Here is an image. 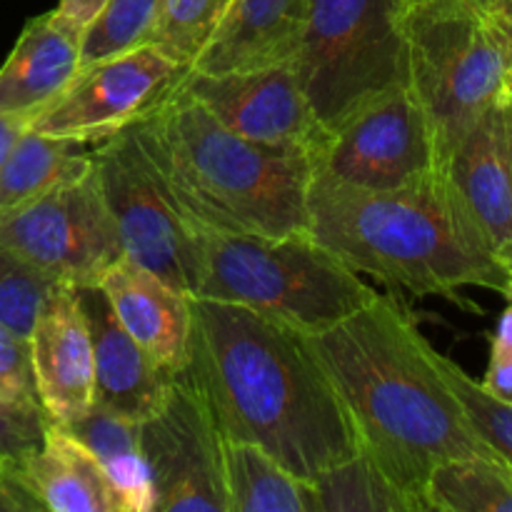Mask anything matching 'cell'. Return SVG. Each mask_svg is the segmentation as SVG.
<instances>
[{
    "label": "cell",
    "mask_w": 512,
    "mask_h": 512,
    "mask_svg": "<svg viewBox=\"0 0 512 512\" xmlns=\"http://www.w3.org/2000/svg\"><path fill=\"white\" fill-rule=\"evenodd\" d=\"M183 378L223 438L268 450L298 478H315L358 453L353 428L308 335L245 305L190 298Z\"/></svg>",
    "instance_id": "6da1fadb"
},
{
    "label": "cell",
    "mask_w": 512,
    "mask_h": 512,
    "mask_svg": "<svg viewBox=\"0 0 512 512\" xmlns=\"http://www.w3.org/2000/svg\"><path fill=\"white\" fill-rule=\"evenodd\" d=\"M333 383L355 443L395 485L423 503L435 465L500 458L475 433L438 363V350L395 295H375L333 328L308 338Z\"/></svg>",
    "instance_id": "7a4b0ae2"
},
{
    "label": "cell",
    "mask_w": 512,
    "mask_h": 512,
    "mask_svg": "<svg viewBox=\"0 0 512 512\" xmlns=\"http://www.w3.org/2000/svg\"><path fill=\"white\" fill-rule=\"evenodd\" d=\"M308 215L315 243L393 293L455 298L488 288L510 298L512 273L493 255L448 173L403 190H355L313 168Z\"/></svg>",
    "instance_id": "3957f363"
},
{
    "label": "cell",
    "mask_w": 512,
    "mask_h": 512,
    "mask_svg": "<svg viewBox=\"0 0 512 512\" xmlns=\"http://www.w3.org/2000/svg\"><path fill=\"white\" fill-rule=\"evenodd\" d=\"M133 133L195 228L258 238L308 233V153L240 138L180 85Z\"/></svg>",
    "instance_id": "277c9868"
},
{
    "label": "cell",
    "mask_w": 512,
    "mask_h": 512,
    "mask_svg": "<svg viewBox=\"0 0 512 512\" xmlns=\"http://www.w3.org/2000/svg\"><path fill=\"white\" fill-rule=\"evenodd\" d=\"M195 240L198 285L193 298L245 305L308 338L333 328L378 295L310 233L258 238L195 228Z\"/></svg>",
    "instance_id": "5b68a950"
},
{
    "label": "cell",
    "mask_w": 512,
    "mask_h": 512,
    "mask_svg": "<svg viewBox=\"0 0 512 512\" xmlns=\"http://www.w3.org/2000/svg\"><path fill=\"white\" fill-rule=\"evenodd\" d=\"M410 85L433 125L440 160L512 95V40L495 10L425 0L405 10Z\"/></svg>",
    "instance_id": "8992f818"
},
{
    "label": "cell",
    "mask_w": 512,
    "mask_h": 512,
    "mask_svg": "<svg viewBox=\"0 0 512 512\" xmlns=\"http://www.w3.org/2000/svg\"><path fill=\"white\" fill-rule=\"evenodd\" d=\"M403 0H308L293 68L325 130L383 90L410 83Z\"/></svg>",
    "instance_id": "52a82bcc"
},
{
    "label": "cell",
    "mask_w": 512,
    "mask_h": 512,
    "mask_svg": "<svg viewBox=\"0 0 512 512\" xmlns=\"http://www.w3.org/2000/svg\"><path fill=\"white\" fill-rule=\"evenodd\" d=\"M313 168L355 190H403L443 173L433 125L413 85L383 90L328 130Z\"/></svg>",
    "instance_id": "ba28073f"
},
{
    "label": "cell",
    "mask_w": 512,
    "mask_h": 512,
    "mask_svg": "<svg viewBox=\"0 0 512 512\" xmlns=\"http://www.w3.org/2000/svg\"><path fill=\"white\" fill-rule=\"evenodd\" d=\"M90 150L123 253L193 298L198 285L195 225L173 203L133 128Z\"/></svg>",
    "instance_id": "9c48e42d"
},
{
    "label": "cell",
    "mask_w": 512,
    "mask_h": 512,
    "mask_svg": "<svg viewBox=\"0 0 512 512\" xmlns=\"http://www.w3.org/2000/svg\"><path fill=\"white\" fill-rule=\"evenodd\" d=\"M0 250L68 288L95 285L123 253L95 168L0 218Z\"/></svg>",
    "instance_id": "30bf717a"
},
{
    "label": "cell",
    "mask_w": 512,
    "mask_h": 512,
    "mask_svg": "<svg viewBox=\"0 0 512 512\" xmlns=\"http://www.w3.org/2000/svg\"><path fill=\"white\" fill-rule=\"evenodd\" d=\"M188 68L138 45L78 70L73 83L30 118V130L95 145L148 118L180 85Z\"/></svg>",
    "instance_id": "8fae6325"
},
{
    "label": "cell",
    "mask_w": 512,
    "mask_h": 512,
    "mask_svg": "<svg viewBox=\"0 0 512 512\" xmlns=\"http://www.w3.org/2000/svg\"><path fill=\"white\" fill-rule=\"evenodd\" d=\"M158 512H228L223 435L198 390L175 375L163 403L140 423Z\"/></svg>",
    "instance_id": "7c38bea8"
},
{
    "label": "cell",
    "mask_w": 512,
    "mask_h": 512,
    "mask_svg": "<svg viewBox=\"0 0 512 512\" xmlns=\"http://www.w3.org/2000/svg\"><path fill=\"white\" fill-rule=\"evenodd\" d=\"M180 88L218 123L253 143L300 150L313 158L328 135L290 65L223 75L188 70Z\"/></svg>",
    "instance_id": "4fadbf2b"
},
{
    "label": "cell",
    "mask_w": 512,
    "mask_h": 512,
    "mask_svg": "<svg viewBox=\"0 0 512 512\" xmlns=\"http://www.w3.org/2000/svg\"><path fill=\"white\" fill-rule=\"evenodd\" d=\"M35 393L50 423L70 425L95 405V360L75 288H63L30 335Z\"/></svg>",
    "instance_id": "5bb4252c"
},
{
    "label": "cell",
    "mask_w": 512,
    "mask_h": 512,
    "mask_svg": "<svg viewBox=\"0 0 512 512\" xmlns=\"http://www.w3.org/2000/svg\"><path fill=\"white\" fill-rule=\"evenodd\" d=\"M88 320L95 360V405L115 415L143 423L163 403L175 375L160 368L148 350L120 325L103 288H75Z\"/></svg>",
    "instance_id": "9a60e30c"
},
{
    "label": "cell",
    "mask_w": 512,
    "mask_h": 512,
    "mask_svg": "<svg viewBox=\"0 0 512 512\" xmlns=\"http://www.w3.org/2000/svg\"><path fill=\"white\" fill-rule=\"evenodd\" d=\"M98 285L120 325L148 350L150 358L170 375L183 373L193 328L190 295L128 255H120L100 275Z\"/></svg>",
    "instance_id": "2e32d148"
},
{
    "label": "cell",
    "mask_w": 512,
    "mask_h": 512,
    "mask_svg": "<svg viewBox=\"0 0 512 512\" xmlns=\"http://www.w3.org/2000/svg\"><path fill=\"white\" fill-rule=\"evenodd\" d=\"M308 0H230L190 73L223 75L290 65L298 53Z\"/></svg>",
    "instance_id": "e0dca14e"
},
{
    "label": "cell",
    "mask_w": 512,
    "mask_h": 512,
    "mask_svg": "<svg viewBox=\"0 0 512 512\" xmlns=\"http://www.w3.org/2000/svg\"><path fill=\"white\" fill-rule=\"evenodd\" d=\"M503 103L488 110L460 140L445 163V173L488 248L512 273V175L505 153Z\"/></svg>",
    "instance_id": "ac0fdd59"
},
{
    "label": "cell",
    "mask_w": 512,
    "mask_h": 512,
    "mask_svg": "<svg viewBox=\"0 0 512 512\" xmlns=\"http://www.w3.org/2000/svg\"><path fill=\"white\" fill-rule=\"evenodd\" d=\"M83 28L58 10L30 18L0 65V113L33 118L58 98L80 70Z\"/></svg>",
    "instance_id": "d6986e66"
},
{
    "label": "cell",
    "mask_w": 512,
    "mask_h": 512,
    "mask_svg": "<svg viewBox=\"0 0 512 512\" xmlns=\"http://www.w3.org/2000/svg\"><path fill=\"white\" fill-rule=\"evenodd\" d=\"M23 470L43 510L120 512L98 458L63 425L48 420L43 440L23 460Z\"/></svg>",
    "instance_id": "ffe728a7"
},
{
    "label": "cell",
    "mask_w": 512,
    "mask_h": 512,
    "mask_svg": "<svg viewBox=\"0 0 512 512\" xmlns=\"http://www.w3.org/2000/svg\"><path fill=\"white\" fill-rule=\"evenodd\" d=\"M63 428L98 458L120 512H155V488L140 440V423L93 405L83 418Z\"/></svg>",
    "instance_id": "44dd1931"
},
{
    "label": "cell",
    "mask_w": 512,
    "mask_h": 512,
    "mask_svg": "<svg viewBox=\"0 0 512 512\" xmlns=\"http://www.w3.org/2000/svg\"><path fill=\"white\" fill-rule=\"evenodd\" d=\"M93 170L88 143L25 128L0 168V218Z\"/></svg>",
    "instance_id": "7402d4cb"
},
{
    "label": "cell",
    "mask_w": 512,
    "mask_h": 512,
    "mask_svg": "<svg viewBox=\"0 0 512 512\" xmlns=\"http://www.w3.org/2000/svg\"><path fill=\"white\" fill-rule=\"evenodd\" d=\"M223 483L228 512H318L313 483L248 440L223 438Z\"/></svg>",
    "instance_id": "603a6c76"
},
{
    "label": "cell",
    "mask_w": 512,
    "mask_h": 512,
    "mask_svg": "<svg viewBox=\"0 0 512 512\" xmlns=\"http://www.w3.org/2000/svg\"><path fill=\"white\" fill-rule=\"evenodd\" d=\"M423 495L428 510L512 512V465L490 455L445 460L430 470Z\"/></svg>",
    "instance_id": "cb8c5ba5"
},
{
    "label": "cell",
    "mask_w": 512,
    "mask_h": 512,
    "mask_svg": "<svg viewBox=\"0 0 512 512\" xmlns=\"http://www.w3.org/2000/svg\"><path fill=\"white\" fill-rule=\"evenodd\" d=\"M313 490L318 512H425L360 450L315 478Z\"/></svg>",
    "instance_id": "d4e9b609"
},
{
    "label": "cell",
    "mask_w": 512,
    "mask_h": 512,
    "mask_svg": "<svg viewBox=\"0 0 512 512\" xmlns=\"http://www.w3.org/2000/svg\"><path fill=\"white\" fill-rule=\"evenodd\" d=\"M163 0H108L85 25L80 68L148 43Z\"/></svg>",
    "instance_id": "484cf974"
},
{
    "label": "cell",
    "mask_w": 512,
    "mask_h": 512,
    "mask_svg": "<svg viewBox=\"0 0 512 512\" xmlns=\"http://www.w3.org/2000/svg\"><path fill=\"white\" fill-rule=\"evenodd\" d=\"M228 5L230 0H163L148 43L190 70Z\"/></svg>",
    "instance_id": "4316f807"
},
{
    "label": "cell",
    "mask_w": 512,
    "mask_h": 512,
    "mask_svg": "<svg viewBox=\"0 0 512 512\" xmlns=\"http://www.w3.org/2000/svg\"><path fill=\"white\" fill-rule=\"evenodd\" d=\"M63 285L53 275L0 250V325L30 340L35 323Z\"/></svg>",
    "instance_id": "83f0119b"
},
{
    "label": "cell",
    "mask_w": 512,
    "mask_h": 512,
    "mask_svg": "<svg viewBox=\"0 0 512 512\" xmlns=\"http://www.w3.org/2000/svg\"><path fill=\"white\" fill-rule=\"evenodd\" d=\"M438 363L453 393L458 395L465 415L473 423L475 433L488 443V448L495 455H500L505 463L512 465V403L493 398L480 385V380L470 378L448 355L438 353Z\"/></svg>",
    "instance_id": "f1b7e54d"
},
{
    "label": "cell",
    "mask_w": 512,
    "mask_h": 512,
    "mask_svg": "<svg viewBox=\"0 0 512 512\" xmlns=\"http://www.w3.org/2000/svg\"><path fill=\"white\" fill-rule=\"evenodd\" d=\"M0 400L18 408H40L35 393L30 340L0 325Z\"/></svg>",
    "instance_id": "f546056e"
},
{
    "label": "cell",
    "mask_w": 512,
    "mask_h": 512,
    "mask_svg": "<svg viewBox=\"0 0 512 512\" xmlns=\"http://www.w3.org/2000/svg\"><path fill=\"white\" fill-rule=\"evenodd\" d=\"M48 415L38 408H18L0 400V458H28L43 440Z\"/></svg>",
    "instance_id": "4dcf8cb0"
},
{
    "label": "cell",
    "mask_w": 512,
    "mask_h": 512,
    "mask_svg": "<svg viewBox=\"0 0 512 512\" xmlns=\"http://www.w3.org/2000/svg\"><path fill=\"white\" fill-rule=\"evenodd\" d=\"M485 390L493 398L512 403V353L510 350H493L490 348L488 368H485V378L480 380Z\"/></svg>",
    "instance_id": "1f68e13d"
},
{
    "label": "cell",
    "mask_w": 512,
    "mask_h": 512,
    "mask_svg": "<svg viewBox=\"0 0 512 512\" xmlns=\"http://www.w3.org/2000/svg\"><path fill=\"white\" fill-rule=\"evenodd\" d=\"M28 125H30L28 115L0 113V168H3L5 158H8V153L13 150V145L18 143V138L25 133Z\"/></svg>",
    "instance_id": "d6a6232c"
},
{
    "label": "cell",
    "mask_w": 512,
    "mask_h": 512,
    "mask_svg": "<svg viewBox=\"0 0 512 512\" xmlns=\"http://www.w3.org/2000/svg\"><path fill=\"white\" fill-rule=\"evenodd\" d=\"M105 3H108V0H60L55 10H58L63 18H68L70 23L85 30V25L103 10Z\"/></svg>",
    "instance_id": "836d02e7"
},
{
    "label": "cell",
    "mask_w": 512,
    "mask_h": 512,
    "mask_svg": "<svg viewBox=\"0 0 512 512\" xmlns=\"http://www.w3.org/2000/svg\"><path fill=\"white\" fill-rule=\"evenodd\" d=\"M490 348L493 350H510L512 353V295L508 298V305L500 313L498 328H495L493 338H490Z\"/></svg>",
    "instance_id": "e575fe53"
},
{
    "label": "cell",
    "mask_w": 512,
    "mask_h": 512,
    "mask_svg": "<svg viewBox=\"0 0 512 512\" xmlns=\"http://www.w3.org/2000/svg\"><path fill=\"white\" fill-rule=\"evenodd\" d=\"M503 130H505V153H508L510 175H512V95L503 103Z\"/></svg>",
    "instance_id": "d590c367"
},
{
    "label": "cell",
    "mask_w": 512,
    "mask_h": 512,
    "mask_svg": "<svg viewBox=\"0 0 512 512\" xmlns=\"http://www.w3.org/2000/svg\"><path fill=\"white\" fill-rule=\"evenodd\" d=\"M488 10H495V13H498L500 18H503L505 28H508L510 40H512V0H503V3L495 5V8H488Z\"/></svg>",
    "instance_id": "8d00e7d4"
},
{
    "label": "cell",
    "mask_w": 512,
    "mask_h": 512,
    "mask_svg": "<svg viewBox=\"0 0 512 512\" xmlns=\"http://www.w3.org/2000/svg\"><path fill=\"white\" fill-rule=\"evenodd\" d=\"M465 5H473V8H480V10H488V8H495V5H500L503 0H463Z\"/></svg>",
    "instance_id": "74e56055"
},
{
    "label": "cell",
    "mask_w": 512,
    "mask_h": 512,
    "mask_svg": "<svg viewBox=\"0 0 512 512\" xmlns=\"http://www.w3.org/2000/svg\"><path fill=\"white\" fill-rule=\"evenodd\" d=\"M405 5H418V3H425V0H403Z\"/></svg>",
    "instance_id": "f35d334b"
}]
</instances>
